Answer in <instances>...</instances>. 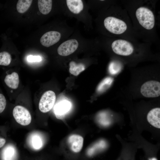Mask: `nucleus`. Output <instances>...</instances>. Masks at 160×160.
Here are the masks:
<instances>
[{"mask_svg": "<svg viewBox=\"0 0 160 160\" xmlns=\"http://www.w3.org/2000/svg\"><path fill=\"white\" fill-rule=\"evenodd\" d=\"M111 78H107L104 79L99 84L97 90L99 92H102L109 87L111 83Z\"/></svg>", "mask_w": 160, "mask_h": 160, "instance_id": "aec40b11", "label": "nucleus"}, {"mask_svg": "<svg viewBox=\"0 0 160 160\" xmlns=\"http://www.w3.org/2000/svg\"><path fill=\"white\" fill-rule=\"evenodd\" d=\"M150 160H157L155 158H153L151 159Z\"/></svg>", "mask_w": 160, "mask_h": 160, "instance_id": "bb28decb", "label": "nucleus"}, {"mask_svg": "<svg viewBox=\"0 0 160 160\" xmlns=\"http://www.w3.org/2000/svg\"><path fill=\"white\" fill-rule=\"evenodd\" d=\"M106 144L104 140H101L96 143L89 150V152L90 154H92L96 150L101 149L106 147Z\"/></svg>", "mask_w": 160, "mask_h": 160, "instance_id": "412c9836", "label": "nucleus"}, {"mask_svg": "<svg viewBox=\"0 0 160 160\" xmlns=\"http://www.w3.org/2000/svg\"><path fill=\"white\" fill-rule=\"evenodd\" d=\"M79 44L75 39L67 40L61 44L57 49L59 55L62 56H67L74 52L77 49Z\"/></svg>", "mask_w": 160, "mask_h": 160, "instance_id": "0eeeda50", "label": "nucleus"}, {"mask_svg": "<svg viewBox=\"0 0 160 160\" xmlns=\"http://www.w3.org/2000/svg\"><path fill=\"white\" fill-rule=\"evenodd\" d=\"M60 37V32L55 31H49L43 35L40 39V42L44 46L49 47L57 42Z\"/></svg>", "mask_w": 160, "mask_h": 160, "instance_id": "6e6552de", "label": "nucleus"}, {"mask_svg": "<svg viewBox=\"0 0 160 160\" xmlns=\"http://www.w3.org/2000/svg\"><path fill=\"white\" fill-rule=\"evenodd\" d=\"M11 60V55L8 52H0V65L7 66L10 64Z\"/></svg>", "mask_w": 160, "mask_h": 160, "instance_id": "a211bd4d", "label": "nucleus"}, {"mask_svg": "<svg viewBox=\"0 0 160 160\" xmlns=\"http://www.w3.org/2000/svg\"><path fill=\"white\" fill-rule=\"evenodd\" d=\"M5 143L6 140L0 137V148L3 146Z\"/></svg>", "mask_w": 160, "mask_h": 160, "instance_id": "a878e982", "label": "nucleus"}, {"mask_svg": "<svg viewBox=\"0 0 160 160\" xmlns=\"http://www.w3.org/2000/svg\"><path fill=\"white\" fill-rule=\"evenodd\" d=\"M140 92L146 97H158L160 95V83L155 80L146 81L141 86Z\"/></svg>", "mask_w": 160, "mask_h": 160, "instance_id": "20e7f679", "label": "nucleus"}, {"mask_svg": "<svg viewBox=\"0 0 160 160\" xmlns=\"http://www.w3.org/2000/svg\"><path fill=\"white\" fill-rule=\"evenodd\" d=\"M7 105L6 100L4 96L0 93V113L4 110Z\"/></svg>", "mask_w": 160, "mask_h": 160, "instance_id": "5701e85b", "label": "nucleus"}, {"mask_svg": "<svg viewBox=\"0 0 160 160\" xmlns=\"http://www.w3.org/2000/svg\"><path fill=\"white\" fill-rule=\"evenodd\" d=\"M69 66L70 73L75 76H77L85 69L84 65L83 64H76L73 61L70 63Z\"/></svg>", "mask_w": 160, "mask_h": 160, "instance_id": "2eb2a0df", "label": "nucleus"}, {"mask_svg": "<svg viewBox=\"0 0 160 160\" xmlns=\"http://www.w3.org/2000/svg\"><path fill=\"white\" fill-rule=\"evenodd\" d=\"M13 115L16 122L23 125H29L31 121V116L29 111L20 105L15 106L13 110Z\"/></svg>", "mask_w": 160, "mask_h": 160, "instance_id": "39448f33", "label": "nucleus"}, {"mask_svg": "<svg viewBox=\"0 0 160 160\" xmlns=\"http://www.w3.org/2000/svg\"><path fill=\"white\" fill-rule=\"evenodd\" d=\"M71 107V104L68 101H62L55 105L54 112L56 116L59 118L61 116L66 114L69 110Z\"/></svg>", "mask_w": 160, "mask_h": 160, "instance_id": "f8f14e48", "label": "nucleus"}, {"mask_svg": "<svg viewBox=\"0 0 160 160\" xmlns=\"http://www.w3.org/2000/svg\"><path fill=\"white\" fill-rule=\"evenodd\" d=\"M30 143L32 147L35 149H39L43 145L41 138L38 135L34 134L31 136L30 138Z\"/></svg>", "mask_w": 160, "mask_h": 160, "instance_id": "f3484780", "label": "nucleus"}, {"mask_svg": "<svg viewBox=\"0 0 160 160\" xmlns=\"http://www.w3.org/2000/svg\"><path fill=\"white\" fill-rule=\"evenodd\" d=\"M104 25L106 29L111 34L122 35L128 31L129 27L128 23L121 17L113 14L104 20Z\"/></svg>", "mask_w": 160, "mask_h": 160, "instance_id": "f03ea898", "label": "nucleus"}, {"mask_svg": "<svg viewBox=\"0 0 160 160\" xmlns=\"http://www.w3.org/2000/svg\"><path fill=\"white\" fill-rule=\"evenodd\" d=\"M15 152V149L11 145L6 147L3 151V157L5 160H10Z\"/></svg>", "mask_w": 160, "mask_h": 160, "instance_id": "6ab92c4d", "label": "nucleus"}, {"mask_svg": "<svg viewBox=\"0 0 160 160\" xmlns=\"http://www.w3.org/2000/svg\"><path fill=\"white\" fill-rule=\"evenodd\" d=\"M98 121L99 123L102 125L107 126L109 125L111 123V120L107 116H104V114H103L99 115L98 118Z\"/></svg>", "mask_w": 160, "mask_h": 160, "instance_id": "4be33fe9", "label": "nucleus"}, {"mask_svg": "<svg viewBox=\"0 0 160 160\" xmlns=\"http://www.w3.org/2000/svg\"><path fill=\"white\" fill-rule=\"evenodd\" d=\"M66 2L69 9L74 14L79 13L83 9V4L81 0H67Z\"/></svg>", "mask_w": 160, "mask_h": 160, "instance_id": "ddd939ff", "label": "nucleus"}, {"mask_svg": "<svg viewBox=\"0 0 160 160\" xmlns=\"http://www.w3.org/2000/svg\"><path fill=\"white\" fill-rule=\"evenodd\" d=\"M135 47L131 41L121 39L114 40L111 44V49L114 53L124 56H130L133 54Z\"/></svg>", "mask_w": 160, "mask_h": 160, "instance_id": "7ed1b4c3", "label": "nucleus"}, {"mask_svg": "<svg viewBox=\"0 0 160 160\" xmlns=\"http://www.w3.org/2000/svg\"><path fill=\"white\" fill-rule=\"evenodd\" d=\"M56 100L55 92L51 90L45 92L40 100L39 108L40 111L43 113H47L52 108Z\"/></svg>", "mask_w": 160, "mask_h": 160, "instance_id": "423d86ee", "label": "nucleus"}, {"mask_svg": "<svg viewBox=\"0 0 160 160\" xmlns=\"http://www.w3.org/2000/svg\"><path fill=\"white\" fill-rule=\"evenodd\" d=\"M83 140L82 136L73 135L69 137L68 142L71 150L74 152L78 153L80 151L82 148Z\"/></svg>", "mask_w": 160, "mask_h": 160, "instance_id": "1a4fd4ad", "label": "nucleus"}, {"mask_svg": "<svg viewBox=\"0 0 160 160\" xmlns=\"http://www.w3.org/2000/svg\"><path fill=\"white\" fill-rule=\"evenodd\" d=\"M120 65L117 63L113 62L111 63L109 66V70L111 73L118 71Z\"/></svg>", "mask_w": 160, "mask_h": 160, "instance_id": "b1692460", "label": "nucleus"}, {"mask_svg": "<svg viewBox=\"0 0 160 160\" xmlns=\"http://www.w3.org/2000/svg\"><path fill=\"white\" fill-rule=\"evenodd\" d=\"M33 0H19L16 5V8L18 12L23 13L26 12L29 9Z\"/></svg>", "mask_w": 160, "mask_h": 160, "instance_id": "dca6fc26", "label": "nucleus"}, {"mask_svg": "<svg viewBox=\"0 0 160 160\" xmlns=\"http://www.w3.org/2000/svg\"><path fill=\"white\" fill-rule=\"evenodd\" d=\"M160 108H154L148 113L147 115V119L151 125L156 128L160 129Z\"/></svg>", "mask_w": 160, "mask_h": 160, "instance_id": "9d476101", "label": "nucleus"}, {"mask_svg": "<svg viewBox=\"0 0 160 160\" xmlns=\"http://www.w3.org/2000/svg\"><path fill=\"white\" fill-rule=\"evenodd\" d=\"M19 81L18 75L16 72L7 74L4 79V82L6 85L9 88L14 89L18 88Z\"/></svg>", "mask_w": 160, "mask_h": 160, "instance_id": "9b49d317", "label": "nucleus"}, {"mask_svg": "<svg viewBox=\"0 0 160 160\" xmlns=\"http://www.w3.org/2000/svg\"><path fill=\"white\" fill-rule=\"evenodd\" d=\"M135 13L136 20L143 29L148 31L154 29L155 17L151 8L147 6H139L137 8Z\"/></svg>", "mask_w": 160, "mask_h": 160, "instance_id": "f257e3e1", "label": "nucleus"}, {"mask_svg": "<svg viewBox=\"0 0 160 160\" xmlns=\"http://www.w3.org/2000/svg\"><path fill=\"white\" fill-rule=\"evenodd\" d=\"M39 9L42 14L46 15L51 11L52 6L51 0H39L38 1Z\"/></svg>", "mask_w": 160, "mask_h": 160, "instance_id": "4468645a", "label": "nucleus"}, {"mask_svg": "<svg viewBox=\"0 0 160 160\" xmlns=\"http://www.w3.org/2000/svg\"><path fill=\"white\" fill-rule=\"evenodd\" d=\"M27 60L30 62H39L42 59L39 56L28 55L27 57Z\"/></svg>", "mask_w": 160, "mask_h": 160, "instance_id": "393cba45", "label": "nucleus"}]
</instances>
